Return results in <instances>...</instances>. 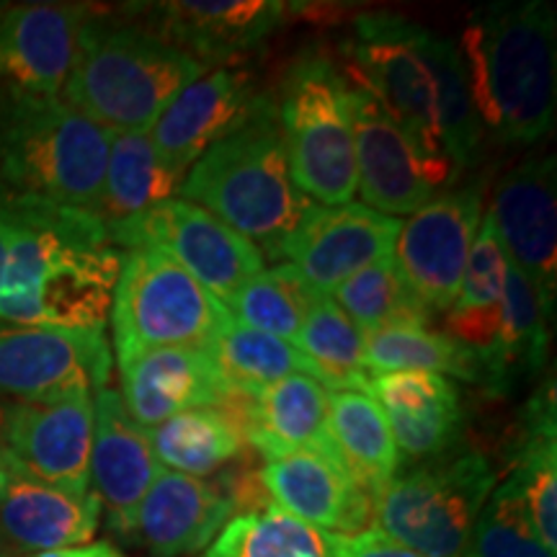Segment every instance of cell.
<instances>
[{
    "instance_id": "21",
    "label": "cell",
    "mask_w": 557,
    "mask_h": 557,
    "mask_svg": "<svg viewBox=\"0 0 557 557\" xmlns=\"http://www.w3.org/2000/svg\"><path fill=\"white\" fill-rule=\"evenodd\" d=\"M261 485L274 506L305 524L359 534L372 524V496L341 459L315 449H295L263 459Z\"/></svg>"
},
{
    "instance_id": "13",
    "label": "cell",
    "mask_w": 557,
    "mask_h": 557,
    "mask_svg": "<svg viewBox=\"0 0 557 557\" xmlns=\"http://www.w3.org/2000/svg\"><path fill=\"white\" fill-rule=\"evenodd\" d=\"M295 3L282 0H165L137 3L132 16L207 70L235 67L287 24Z\"/></svg>"
},
{
    "instance_id": "11",
    "label": "cell",
    "mask_w": 557,
    "mask_h": 557,
    "mask_svg": "<svg viewBox=\"0 0 557 557\" xmlns=\"http://www.w3.org/2000/svg\"><path fill=\"white\" fill-rule=\"evenodd\" d=\"M348 101L357 150V191L364 207L385 218H406L455 181L457 171L451 165L429 158L389 120L380 101L351 78Z\"/></svg>"
},
{
    "instance_id": "19",
    "label": "cell",
    "mask_w": 557,
    "mask_h": 557,
    "mask_svg": "<svg viewBox=\"0 0 557 557\" xmlns=\"http://www.w3.org/2000/svg\"><path fill=\"white\" fill-rule=\"evenodd\" d=\"M101 504L88 493H70L24 468L0 447V532L24 553L78 547L94 542Z\"/></svg>"
},
{
    "instance_id": "14",
    "label": "cell",
    "mask_w": 557,
    "mask_h": 557,
    "mask_svg": "<svg viewBox=\"0 0 557 557\" xmlns=\"http://www.w3.org/2000/svg\"><path fill=\"white\" fill-rule=\"evenodd\" d=\"M103 331H67L45 325L0 329V393L18 400L96 395L111 377Z\"/></svg>"
},
{
    "instance_id": "4",
    "label": "cell",
    "mask_w": 557,
    "mask_h": 557,
    "mask_svg": "<svg viewBox=\"0 0 557 557\" xmlns=\"http://www.w3.org/2000/svg\"><path fill=\"white\" fill-rule=\"evenodd\" d=\"M201 73L205 65L145 24L90 13L60 99L109 132H148Z\"/></svg>"
},
{
    "instance_id": "26",
    "label": "cell",
    "mask_w": 557,
    "mask_h": 557,
    "mask_svg": "<svg viewBox=\"0 0 557 557\" xmlns=\"http://www.w3.org/2000/svg\"><path fill=\"white\" fill-rule=\"evenodd\" d=\"M369 395L377 403L400 457L436 459L455 449L465 429L462 395L455 380L431 372L372 374Z\"/></svg>"
},
{
    "instance_id": "18",
    "label": "cell",
    "mask_w": 557,
    "mask_h": 557,
    "mask_svg": "<svg viewBox=\"0 0 557 557\" xmlns=\"http://www.w3.org/2000/svg\"><path fill=\"white\" fill-rule=\"evenodd\" d=\"M400 220L385 218L357 201L312 209L284 243L287 259L320 297H331L346 278L393 256Z\"/></svg>"
},
{
    "instance_id": "27",
    "label": "cell",
    "mask_w": 557,
    "mask_h": 557,
    "mask_svg": "<svg viewBox=\"0 0 557 557\" xmlns=\"http://www.w3.org/2000/svg\"><path fill=\"white\" fill-rule=\"evenodd\" d=\"M186 176L171 171L152 148L148 132H111L103 186L94 214L107 235L176 197Z\"/></svg>"
},
{
    "instance_id": "23",
    "label": "cell",
    "mask_w": 557,
    "mask_h": 557,
    "mask_svg": "<svg viewBox=\"0 0 557 557\" xmlns=\"http://www.w3.org/2000/svg\"><path fill=\"white\" fill-rule=\"evenodd\" d=\"M220 408L263 459L295 449L325 451L338 459L329 434V389L308 374H289L248 398L227 395Z\"/></svg>"
},
{
    "instance_id": "29",
    "label": "cell",
    "mask_w": 557,
    "mask_h": 557,
    "mask_svg": "<svg viewBox=\"0 0 557 557\" xmlns=\"http://www.w3.org/2000/svg\"><path fill=\"white\" fill-rule=\"evenodd\" d=\"M549 318L542 308L537 292L519 269H508L504 320L493 346L483 359V387L496 395H506L521 380L537 374L547 361Z\"/></svg>"
},
{
    "instance_id": "12",
    "label": "cell",
    "mask_w": 557,
    "mask_h": 557,
    "mask_svg": "<svg viewBox=\"0 0 557 557\" xmlns=\"http://www.w3.org/2000/svg\"><path fill=\"white\" fill-rule=\"evenodd\" d=\"M480 222V184L436 194L406 222H400L393 261L431 315L447 312L455 302Z\"/></svg>"
},
{
    "instance_id": "31",
    "label": "cell",
    "mask_w": 557,
    "mask_h": 557,
    "mask_svg": "<svg viewBox=\"0 0 557 557\" xmlns=\"http://www.w3.org/2000/svg\"><path fill=\"white\" fill-rule=\"evenodd\" d=\"M145 431L160 468L199 480L214 475L246 449L240 429L222 408L186 410Z\"/></svg>"
},
{
    "instance_id": "3",
    "label": "cell",
    "mask_w": 557,
    "mask_h": 557,
    "mask_svg": "<svg viewBox=\"0 0 557 557\" xmlns=\"http://www.w3.org/2000/svg\"><path fill=\"white\" fill-rule=\"evenodd\" d=\"M178 194L248 238L263 259H282L284 243L312 201L292 181L276 99L263 96L243 127L212 145L186 173Z\"/></svg>"
},
{
    "instance_id": "22",
    "label": "cell",
    "mask_w": 557,
    "mask_h": 557,
    "mask_svg": "<svg viewBox=\"0 0 557 557\" xmlns=\"http://www.w3.org/2000/svg\"><path fill=\"white\" fill-rule=\"evenodd\" d=\"M158 472L148 431L132 421L116 389L101 387L94 395L90 491L116 534L132 540L137 508Z\"/></svg>"
},
{
    "instance_id": "6",
    "label": "cell",
    "mask_w": 557,
    "mask_h": 557,
    "mask_svg": "<svg viewBox=\"0 0 557 557\" xmlns=\"http://www.w3.org/2000/svg\"><path fill=\"white\" fill-rule=\"evenodd\" d=\"M276 111L297 189L312 205H348L357 197V150L344 70L305 50L284 75Z\"/></svg>"
},
{
    "instance_id": "25",
    "label": "cell",
    "mask_w": 557,
    "mask_h": 557,
    "mask_svg": "<svg viewBox=\"0 0 557 557\" xmlns=\"http://www.w3.org/2000/svg\"><path fill=\"white\" fill-rule=\"evenodd\" d=\"M233 517L235 506L225 491L160 468L137 508L132 540L150 557H186L205 553Z\"/></svg>"
},
{
    "instance_id": "37",
    "label": "cell",
    "mask_w": 557,
    "mask_h": 557,
    "mask_svg": "<svg viewBox=\"0 0 557 557\" xmlns=\"http://www.w3.org/2000/svg\"><path fill=\"white\" fill-rule=\"evenodd\" d=\"M364 333L395 329V325H429L431 312L413 295L406 278L395 267L393 256L380 259L359 274L346 278L331 295Z\"/></svg>"
},
{
    "instance_id": "39",
    "label": "cell",
    "mask_w": 557,
    "mask_h": 557,
    "mask_svg": "<svg viewBox=\"0 0 557 557\" xmlns=\"http://www.w3.org/2000/svg\"><path fill=\"white\" fill-rule=\"evenodd\" d=\"M336 555L338 557H426L408 549L400 542L389 540L387 534L377 532V529H364L359 534H348L341 537L336 534Z\"/></svg>"
},
{
    "instance_id": "40",
    "label": "cell",
    "mask_w": 557,
    "mask_h": 557,
    "mask_svg": "<svg viewBox=\"0 0 557 557\" xmlns=\"http://www.w3.org/2000/svg\"><path fill=\"white\" fill-rule=\"evenodd\" d=\"M29 557H129V555H124L122 549L109 545V542H88V545L50 549V553H37Z\"/></svg>"
},
{
    "instance_id": "24",
    "label": "cell",
    "mask_w": 557,
    "mask_h": 557,
    "mask_svg": "<svg viewBox=\"0 0 557 557\" xmlns=\"http://www.w3.org/2000/svg\"><path fill=\"white\" fill-rule=\"evenodd\" d=\"M120 398L137 426L156 429L197 408H220L227 387L209 348H156L120 367Z\"/></svg>"
},
{
    "instance_id": "2",
    "label": "cell",
    "mask_w": 557,
    "mask_h": 557,
    "mask_svg": "<svg viewBox=\"0 0 557 557\" xmlns=\"http://www.w3.org/2000/svg\"><path fill=\"white\" fill-rule=\"evenodd\" d=\"M480 124L504 145H537L555 127L557 24L545 0L491 3L462 34Z\"/></svg>"
},
{
    "instance_id": "30",
    "label": "cell",
    "mask_w": 557,
    "mask_h": 557,
    "mask_svg": "<svg viewBox=\"0 0 557 557\" xmlns=\"http://www.w3.org/2000/svg\"><path fill=\"white\" fill-rule=\"evenodd\" d=\"M329 434L341 465L369 496L398 475L400 451L385 413L369 393L338 389L329 393Z\"/></svg>"
},
{
    "instance_id": "34",
    "label": "cell",
    "mask_w": 557,
    "mask_h": 557,
    "mask_svg": "<svg viewBox=\"0 0 557 557\" xmlns=\"http://www.w3.org/2000/svg\"><path fill=\"white\" fill-rule=\"evenodd\" d=\"M295 346L310 361L312 377L329 393H369L372 374L364 364V331L331 297L318 299L297 333Z\"/></svg>"
},
{
    "instance_id": "7",
    "label": "cell",
    "mask_w": 557,
    "mask_h": 557,
    "mask_svg": "<svg viewBox=\"0 0 557 557\" xmlns=\"http://www.w3.org/2000/svg\"><path fill=\"white\" fill-rule=\"evenodd\" d=\"M109 320L122 367L156 348H209L233 315L163 250L135 248L122 253Z\"/></svg>"
},
{
    "instance_id": "36",
    "label": "cell",
    "mask_w": 557,
    "mask_h": 557,
    "mask_svg": "<svg viewBox=\"0 0 557 557\" xmlns=\"http://www.w3.org/2000/svg\"><path fill=\"white\" fill-rule=\"evenodd\" d=\"M318 299V292L292 263H276L250 278L233 297L227 310L235 323L295 344L305 318L315 308Z\"/></svg>"
},
{
    "instance_id": "33",
    "label": "cell",
    "mask_w": 557,
    "mask_h": 557,
    "mask_svg": "<svg viewBox=\"0 0 557 557\" xmlns=\"http://www.w3.org/2000/svg\"><path fill=\"white\" fill-rule=\"evenodd\" d=\"M199 557H338L336 534L289 517L274 504L235 513Z\"/></svg>"
},
{
    "instance_id": "1",
    "label": "cell",
    "mask_w": 557,
    "mask_h": 557,
    "mask_svg": "<svg viewBox=\"0 0 557 557\" xmlns=\"http://www.w3.org/2000/svg\"><path fill=\"white\" fill-rule=\"evenodd\" d=\"M13 238L0 320L67 331H103L120 278V250L94 212L9 199Z\"/></svg>"
},
{
    "instance_id": "38",
    "label": "cell",
    "mask_w": 557,
    "mask_h": 557,
    "mask_svg": "<svg viewBox=\"0 0 557 557\" xmlns=\"http://www.w3.org/2000/svg\"><path fill=\"white\" fill-rule=\"evenodd\" d=\"M462 557H555L534 532L511 478L493 487Z\"/></svg>"
},
{
    "instance_id": "41",
    "label": "cell",
    "mask_w": 557,
    "mask_h": 557,
    "mask_svg": "<svg viewBox=\"0 0 557 557\" xmlns=\"http://www.w3.org/2000/svg\"><path fill=\"white\" fill-rule=\"evenodd\" d=\"M13 238V220L5 199H0V284H3L5 267H9V250Z\"/></svg>"
},
{
    "instance_id": "20",
    "label": "cell",
    "mask_w": 557,
    "mask_h": 557,
    "mask_svg": "<svg viewBox=\"0 0 557 557\" xmlns=\"http://www.w3.org/2000/svg\"><path fill=\"white\" fill-rule=\"evenodd\" d=\"M90 11L75 3H21L0 9V88L60 96Z\"/></svg>"
},
{
    "instance_id": "5",
    "label": "cell",
    "mask_w": 557,
    "mask_h": 557,
    "mask_svg": "<svg viewBox=\"0 0 557 557\" xmlns=\"http://www.w3.org/2000/svg\"><path fill=\"white\" fill-rule=\"evenodd\" d=\"M109 139L60 96L0 88V184L9 199L94 212Z\"/></svg>"
},
{
    "instance_id": "9",
    "label": "cell",
    "mask_w": 557,
    "mask_h": 557,
    "mask_svg": "<svg viewBox=\"0 0 557 557\" xmlns=\"http://www.w3.org/2000/svg\"><path fill=\"white\" fill-rule=\"evenodd\" d=\"M344 58L348 78L367 88L429 158L451 165L438 135L436 34L398 13H361L344 41Z\"/></svg>"
},
{
    "instance_id": "15",
    "label": "cell",
    "mask_w": 557,
    "mask_h": 557,
    "mask_svg": "<svg viewBox=\"0 0 557 557\" xmlns=\"http://www.w3.org/2000/svg\"><path fill=\"white\" fill-rule=\"evenodd\" d=\"M94 395L16 400L0 413V447L34 475L70 493L90 491Z\"/></svg>"
},
{
    "instance_id": "8",
    "label": "cell",
    "mask_w": 557,
    "mask_h": 557,
    "mask_svg": "<svg viewBox=\"0 0 557 557\" xmlns=\"http://www.w3.org/2000/svg\"><path fill=\"white\" fill-rule=\"evenodd\" d=\"M493 487L496 472L480 451L426 459L374 493V529L418 555L462 557Z\"/></svg>"
},
{
    "instance_id": "35",
    "label": "cell",
    "mask_w": 557,
    "mask_h": 557,
    "mask_svg": "<svg viewBox=\"0 0 557 557\" xmlns=\"http://www.w3.org/2000/svg\"><path fill=\"white\" fill-rule=\"evenodd\" d=\"M220 377L225 382L227 395H248L289 377V374H308L312 377L310 361L295 344L267 333L250 331L240 323H230L225 333L209 346ZM315 380V377H312Z\"/></svg>"
},
{
    "instance_id": "42",
    "label": "cell",
    "mask_w": 557,
    "mask_h": 557,
    "mask_svg": "<svg viewBox=\"0 0 557 557\" xmlns=\"http://www.w3.org/2000/svg\"><path fill=\"white\" fill-rule=\"evenodd\" d=\"M0 557H9V553H5L3 545H0Z\"/></svg>"
},
{
    "instance_id": "10",
    "label": "cell",
    "mask_w": 557,
    "mask_h": 557,
    "mask_svg": "<svg viewBox=\"0 0 557 557\" xmlns=\"http://www.w3.org/2000/svg\"><path fill=\"white\" fill-rule=\"evenodd\" d=\"M109 243L124 250H163L225 308L267 263L248 238L181 197L152 207L143 218L111 233Z\"/></svg>"
},
{
    "instance_id": "28",
    "label": "cell",
    "mask_w": 557,
    "mask_h": 557,
    "mask_svg": "<svg viewBox=\"0 0 557 557\" xmlns=\"http://www.w3.org/2000/svg\"><path fill=\"white\" fill-rule=\"evenodd\" d=\"M508 269H511V261L500 246L491 214L485 212L455 302L444 312L447 336L478 354H485L493 346L500 331V320H504Z\"/></svg>"
},
{
    "instance_id": "32",
    "label": "cell",
    "mask_w": 557,
    "mask_h": 557,
    "mask_svg": "<svg viewBox=\"0 0 557 557\" xmlns=\"http://www.w3.org/2000/svg\"><path fill=\"white\" fill-rule=\"evenodd\" d=\"M364 364L369 374L431 372L483 385L480 354L429 325H395L364 333Z\"/></svg>"
},
{
    "instance_id": "16",
    "label": "cell",
    "mask_w": 557,
    "mask_h": 557,
    "mask_svg": "<svg viewBox=\"0 0 557 557\" xmlns=\"http://www.w3.org/2000/svg\"><path fill=\"white\" fill-rule=\"evenodd\" d=\"M508 261L555 315L557 299V173L555 158H529L508 171L487 209Z\"/></svg>"
},
{
    "instance_id": "17",
    "label": "cell",
    "mask_w": 557,
    "mask_h": 557,
    "mask_svg": "<svg viewBox=\"0 0 557 557\" xmlns=\"http://www.w3.org/2000/svg\"><path fill=\"white\" fill-rule=\"evenodd\" d=\"M263 96L250 70H207L160 111L148 129L152 148L171 171L186 176L212 145L250 120Z\"/></svg>"
}]
</instances>
